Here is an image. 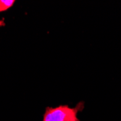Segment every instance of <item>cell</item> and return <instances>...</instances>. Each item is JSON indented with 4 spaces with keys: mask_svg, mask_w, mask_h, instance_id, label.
I'll return each mask as SVG.
<instances>
[{
    "mask_svg": "<svg viewBox=\"0 0 121 121\" xmlns=\"http://www.w3.org/2000/svg\"><path fill=\"white\" fill-rule=\"evenodd\" d=\"M84 107V102H78L74 107L67 104L54 107H47L43 113L42 121H81L78 115L83 110Z\"/></svg>",
    "mask_w": 121,
    "mask_h": 121,
    "instance_id": "1",
    "label": "cell"
},
{
    "mask_svg": "<svg viewBox=\"0 0 121 121\" xmlns=\"http://www.w3.org/2000/svg\"><path fill=\"white\" fill-rule=\"evenodd\" d=\"M15 2V0H0V13L4 12L12 7Z\"/></svg>",
    "mask_w": 121,
    "mask_h": 121,
    "instance_id": "2",
    "label": "cell"
}]
</instances>
